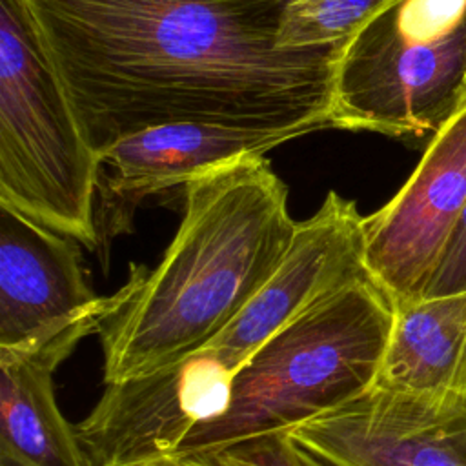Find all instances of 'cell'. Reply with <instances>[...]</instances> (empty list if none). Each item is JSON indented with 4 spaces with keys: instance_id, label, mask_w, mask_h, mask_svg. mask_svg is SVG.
Listing matches in <instances>:
<instances>
[{
    "instance_id": "cell-11",
    "label": "cell",
    "mask_w": 466,
    "mask_h": 466,
    "mask_svg": "<svg viewBox=\"0 0 466 466\" xmlns=\"http://www.w3.org/2000/svg\"><path fill=\"white\" fill-rule=\"evenodd\" d=\"M297 138L286 131H255L206 122L147 127L113 144L100 157L96 226L104 238L129 229L149 197L186 186L206 169L244 155H266Z\"/></svg>"
},
{
    "instance_id": "cell-17",
    "label": "cell",
    "mask_w": 466,
    "mask_h": 466,
    "mask_svg": "<svg viewBox=\"0 0 466 466\" xmlns=\"http://www.w3.org/2000/svg\"><path fill=\"white\" fill-rule=\"evenodd\" d=\"M0 466H24V464H20V462H16V461H13L9 457H2L0 455Z\"/></svg>"
},
{
    "instance_id": "cell-13",
    "label": "cell",
    "mask_w": 466,
    "mask_h": 466,
    "mask_svg": "<svg viewBox=\"0 0 466 466\" xmlns=\"http://www.w3.org/2000/svg\"><path fill=\"white\" fill-rule=\"evenodd\" d=\"M393 308L373 386L404 393H466V289Z\"/></svg>"
},
{
    "instance_id": "cell-4",
    "label": "cell",
    "mask_w": 466,
    "mask_h": 466,
    "mask_svg": "<svg viewBox=\"0 0 466 466\" xmlns=\"http://www.w3.org/2000/svg\"><path fill=\"white\" fill-rule=\"evenodd\" d=\"M100 157L25 0H0V208L95 249Z\"/></svg>"
},
{
    "instance_id": "cell-14",
    "label": "cell",
    "mask_w": 466,
    "mask_h": 466,
    "mask_svg": "<svg viewBox=\"0 0 466 466\" xmlns=\"http://www.w3.org/2000/svg\"><path fill=\"white\" fill-rule=\"evenodd\" d=\"M397 0H289L279 27L286 49L350 44Z\"/></svg>"
},
{
    "instance_id": "cell-10",
    "label": "cell",
    "mask_w": 466,
    "mask_h": 466,
    "mask_svg": "<svg viewBox=\"0 0 466 466\" xmlns=\"http://www.w3.org/2000/svg\"><path fill=\"white\" fill-rule=\"evenodd\" d=\"M80 242L0 208V348L18 350L86 319H104L133 293L138 279L109 297L87 282Z\"/></svg>"
},
{
    "instance_id": "cell-3",
    "label": "cell",
    "mask_w": 466,
    "mask_h": 466,
    "mask_svg": "<svg viewBox=\"0 0 466 466\" xmlns=\"http://www.w3.org/2000/svg\"><path fill=\"white\" fill-rule=\"evenodd\" d=\"M393 313L370 275L324 297L237 370L226 410L198 422L169 455L288 433L360 397L377 380Z\"/></svg>"
},
{
    "instance_id": "cell-15",
    "label": "cell",
    "mask_w": 466,
    "mask_h": 466,
    "mask_svg": "<svg viewBox=\"0 0 466 466\" xmlns=\"http://www.w3.org/2000/svg\"><path fill=\"white\" fill-rule=\"evenodd\" d=\"M151 466H328L320 459L299 448L286 433L268 435L229 448L167 455Z\"/></svg>"
},
{
    "instance_id": "cell-1",
    "label": "cell",
    "mask_w": 466,
    "mask_h": 466,
    "mask_svg": "<svg viewBox=\"0 0 466 466\" xmlns=\"http://www.w3.org/2000/svg\"><path fill=\"white\" fill-rule=\"evenodd\" d=\"M25 2L98 157L171 122L297 137L331 127L348 44L280 47L289 0Z\"/></svg>"
},
{
    "instance_id": "cell-8",
    "label": "cell",
    "mask_w": 466,
    "mask_h": 466,
    "mask_svg": "<svg viewBox=\"0 0 466 466\" xmlns=\"http://www.w3.org/2000/svg\"><path fill=\"white\" fill-rule=\"evenodd\" d=\"M233 373L206 351L155 373L109 382L75 424L91 466H140L173 453L202 420L220 415Z\"/></svg>"
},
{
    "instance_id": "cell-9",
    "label": "cell",
    "mask_w": 466,
    "mask_h": 466,
    "mask_svg": "<svg viewBox=\"0 0 466 466\" xmlns=\"http://www.w3.org/2000/svg\"><path fill=\"white\" fill-rule=\"evenodd\" d=\"M286 435L328 466H466V393L373 386Z\"/></svg>"
},
{
    "instance_id": "cell-12",
    "label": "cell",
    "mask_w": 466,
    "mask_h": 466,
    "mask_svg": "<svg viewBox=\"0 0 466 466\" xmlns=\"http://www.w3.org/2000/svg\"><path fill=\"white\" fill-rule=\"evenodd\" d=\"M102 319L71 324L18 350L0 348V455L24 466H91L58 408L55 370Z\"/></svg>"
},
{
    "instance_id": "cell-5",
    "label": "cell",
    "mask_w": 466,
    "mask_h": 466,
    "mask_svg": "<svg viewBox=\"0 0 466 466\" xmlns=\"http://www.w3.org/2000/svg\"><path fill=\"white\" fill-rule=\"evenodd\" d=\"M466 102V13L439 36L406 31L391 5L344 49L331 127L433 137Z\"/></svg>"
},
{
    "instance_id": "cell-7",
    "label": "cell",
    "mask_w": 466,
    "mask_h": 466,
    "mask_svg": "<svg viewBox=\"0 0 466 466\" xmlns=\"http://www.w3.org/2000/svg\"><path fill=\"white\" fill-rule=\"evenodd\" d=\"M362 220L355 200L328 191L320 208L297 222L286 253L264 286L200 351L235 375L273 335L319 300L370 275Z\"/></svg>"
},
{
    "instance_id": "cell-16",
    "label": "cell",
    "mask_w": 466,
    "mask_h": 466,
    "mask_svg": "<svg viewBox=\"0 0 466 466\" xmlns=\"http://www.w3.org/2000/svg\"><path fill=\"white\" fill-rule=\"evenodd\" d=\"M466 289V208L448 240L422 297L448 295Z\"/></svg>"
},
{
    "instance_id": "cell-2",
    "label": "cell",
    "mask_w": 466,
    "mask_h": 466,
    "mask_svg": "<svg viewBox=\"0 0 466 466\" xmlns=\"http://www.w3.org/2000/svg\"><path fill=\"white\" fill-rule=\"evenodd\" d=\"M295 226L288 186L266 155L231 158L189 180L160 262L137 266L133 293L98 328L104 382L155 373L206 348L269 279Z\"/></svg>"
},
{
    "instance_id": "cell-6",
    "label": "cell",
    "mask_w": 466,
    "mask_h": 466,
    "mask_svg": "<svg viewBox=\"0 0 466 466\" xmlns=\"http://www.w3.org/2000/svg\"><path fill=\"white\" fill-rule=\"evenodd\" d=\"M466 208V102L430 138L404 186L366 215L364 264L393 304L420 299Z\"/></svg>"
}]
</instances>
